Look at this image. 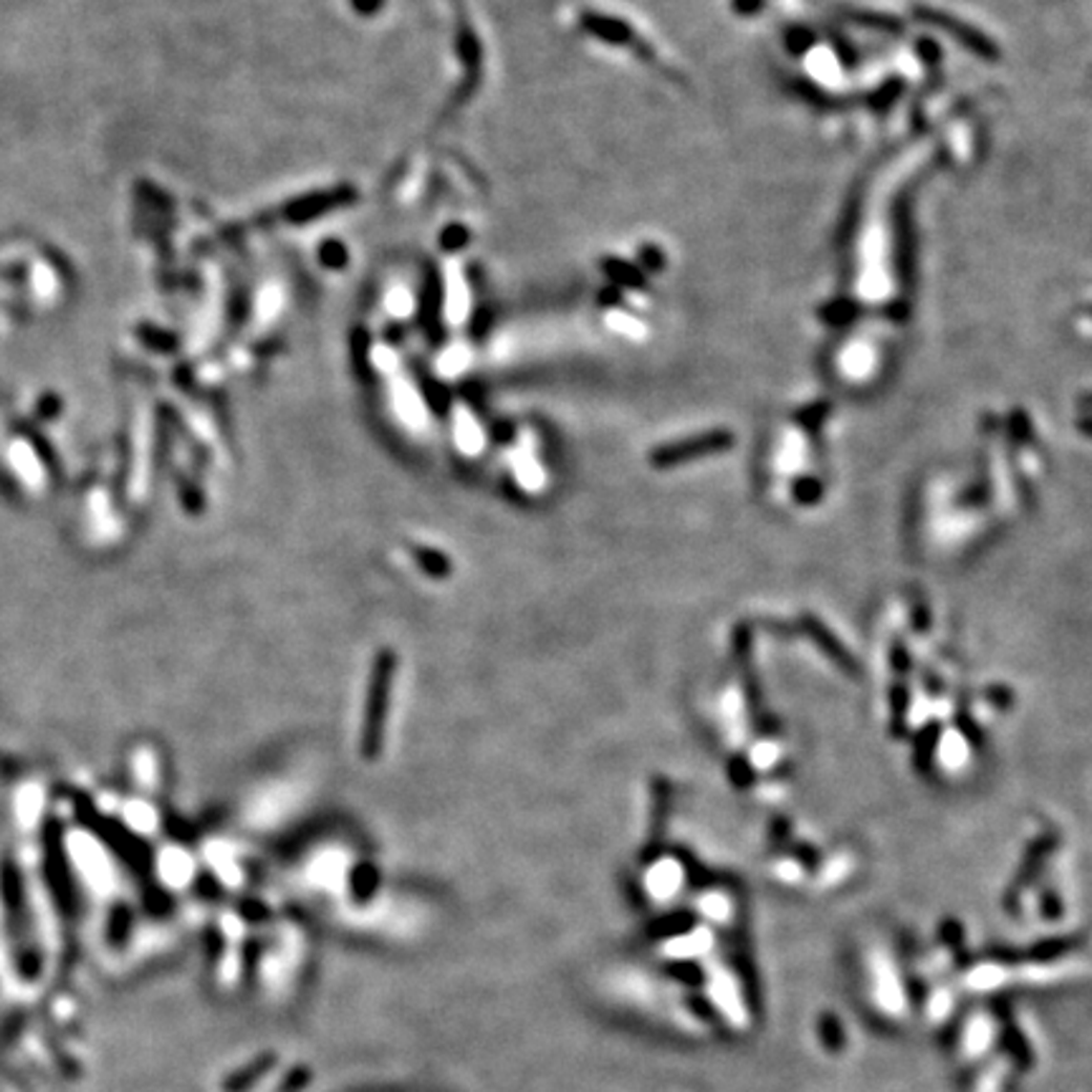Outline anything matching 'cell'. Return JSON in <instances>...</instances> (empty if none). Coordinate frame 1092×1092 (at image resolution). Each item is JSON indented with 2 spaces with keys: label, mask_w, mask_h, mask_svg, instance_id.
<instances>
[{
  "label": "cell",
  "mask_w": 1092,
  "mask_h": 1092,
  "mask_svg": "<svg viewBox=\"0 0 1092 1092\" xmlns=\"http://www.w3.org/2000/svg\"><path fill=\"white\" fill-rule=\"evenodd\" d=\"M394 672H398V658H394V652L380 650L378 658H374L372 676H369L367 701H364V715H362V736H360V751L364 758H369V762L380 756L382 742H385V726H387V713H390Z\"/></svg>",
  "instance_id": "6da1fadb"
},
{
  "label": "cell",
  "mask_w": 1092,
  "mask_h": 1092,
  "mask_svg": "<svg viewBox=\"0 0 1092 1092\" xmlns=\"http://www.w3.org/2000/svg\"><path fill=\"white\" fill-rule=\"evenodd\" d=\"M726 441L728 437L724 433L688 437V441L670 443V446L658 448L656 453L650 455V461H652V466H658V468H670L688 458H699V455H708V453H713V450L726 448Z\"/></svg>",
  "instance_id": "7a4b0ae2"
},
{
  "label": "cell",
  "mask_w": 1092,
  "mask_h": 1092,
  "mask_svg": "<svg viewBox=\"0 0 1092 1092\" xmlns=\"http://www.w3.org/2000/svg\"><path fill=\"white\" fill-rule=\"evenodd\" d=\"M344 197H347V190H337V193H314L308 197H301V200H296L294 206L288 208L286 215L292 220H308V218H314V215L331 211L335 206H342Z\"/></svg>",
  "instance_id": "3957f363"
},
{
  "label": "cell",
  "mask_w": 1092,
  "mask_h": 1092,
  "mask_svg": "<svg viewBox=\"0 0 1092 1092\" xmlns=\"http://www.w3.org/2000/svg\"><path fill=\"white\" fill-rule=\"evenodd\" d=\"M584 28H590L592 34L600 36V39H607L609 43H622V39H630V30H627L622 23H617L615 18H602V16H584Z\"/></svg>",
  "instance_id": "277c9868"
},
{
  "label": "cell",
  "mask_w": 1092,
  "mask_h": 1092,
  "mask_svg": "<svg viewBox=\"0 0 1092 1092\" xmlns=\"http://www.w3.org/2000/svg\"><path fill=\"white\" fill-rule=\"evenodd\" d=\"M322 258H324L326 266H344V261H347V251H344V245H339L337 240H329V243L322 249Z\"/></svg>",
  "instance_id": "5b68a950"
},
{
  "label": "cell",
  "mask_w": 1092,
  "mask_h": 1092,
  "mask_svg": "<svg viewBox=\"0 0 1092 1092\" xmlns=\"http://www.w3.org/2000/svg\"><path fill=\"white\" fill-rule=\"evenodd\" d=\"M466 238H468V233L463 231V228H458V226L448 228V231L443 233V249H458V245L466 243Z\"/></svg>",
  "instance_id": "8992f818"
},
{
  "label": "cell",
  "mask_w": 1092,
  "mask_h": 1092,
  "mask_svg": "<svg viewBox=\"0 0 1092 1092\" xmlns=\"http://www.w3.org/2000/svg\"><path fill=\"white\" fill-rule=\"evenodd\" d=\"M382 3H385V0H351V5H355L357 14H362V16L378 14V10L382 8Z\"/></svg>",
  "instance_id": "52a82bcc"
},
{
  "label": "cell",
  "mask_w": 1092,
  "mask_h": 1092,
  "mask_svg": "<svg viewBox=\"0 0 1092 1092\" xmlns=\"http://www.w3.org/2000/svg\"><path fill=\"white\" fill-rule=\"evenodd\" d=\"M390 308H392L394 314L407 312V308H410V296H407L405 292H394L390 296Z\"/></svg>",
  "instance_id": "ba28073f"
}]
</instances>
